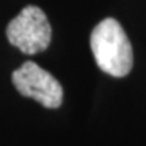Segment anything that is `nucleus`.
Here are the masks:
<instances>
[{"mask_svg": "<svg viewBox=\"0 0 146 146\" xmlns=\"http://www.w3.org/2000/svg\"><path fill=\"white\" fill-rule=\"evenodd\" d=\"M91 50L98 66L112 77H125L133 68V47L123 27L106 18L91 34Z\"/></svg>", "mask_w": 146, "mask_h": 146, "instance_id": "f257e3e1", "label": "nucleus"}, {"mask_svg": "<svg viewBox=\"0 0 146 146\" xmlns=\"http://www.w3.org/2000/svg\"><path fill=\"white\" fill-rule=\"evenodd\" d=\"M7 39L25 54L46 50L52 41V27L47 16L36 5H27L7 26Z\"/></svg>", "mask_w": 146, "mask_h": 146, "instance_id": "f03ea898", "label": "nucleus"}, {"mask_svg": "<svg viewBox=\"0 0 146 146\" xmlns=\"http://www.w3.org/2000/svg\"><path fill=\"white\" fill-rule=\"evenodd\" d=\"M12 83L21 95L36 100L46 108H58L62 103V85L52 73L33 61L12 72Z\"/></svg>", "mask_w": 146, "mask_h": 146, "instance_id": "7ed1b4c3", "label": "nucleus"}]
</instances>
